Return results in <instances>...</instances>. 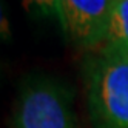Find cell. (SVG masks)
Listing matches in <instances>:
<instances>
[{
	"instance_id": "6da1fadb",
	"label": "cell",
	"mask_w": 128,
	"mask_h": 128,
	"mask_svg": "<svg viewBox=\"0 0 128 128\" xmlns=\"http://www.w3.org/2000/svg\"><path fill=\"white\" fill-rule=\"evenodd\" d=\"M82 77L93 128H128V51L90 50Z\"/></svg>"
},
{
	"instance_id": "7a4b0ae2",
	"label": "cell",
	"mask_w": 128,
	"mask_h": 128,
	"mask_svg": "<svg viewBox=\"0 0 128 128\" xmlns=\"http://www.w3.org/2000/svg\"><path fill=\"white\" fill-rule=\"evenodd\" d=\"M12 125L14 128H77L70 90L50 76L26 77L17 99Z\"/></svg>"
},
{
	"instance_id": "3957f363",
	"label": "cell",
	"mask_w": 128,
	"mask_h": 128,
	"mask_svg": "<svg viewBox=\"0 0 128 128\" xmlns=\"http://www.w3.org/2000/svg\"><path fill=\"white\" fill-rule=\"evenodd\" d=\"M116 0H62L65 37L86 51L99 48Z\"/></svg>"
},
{
	"instance_id": "277c9868",
	"label": "cell",
	"mask_w": 128,
	"mask_h": 128,
	"mask_svg": "<svg viewBox=\"0 0 128 128\" xmlns=\"http://www.w3.org/2000/svg\"><path fill=\"white\" fill-rule=\"evenodd\" d=\"M100 46L128 51V0H116Z\"/></svg>"
},
{
	"instance_id": "5b68a950",
	"label": "cell",
	"mask_w": 128,
	"mask_h": 128,
	"mask_svg": "<svg viewBox=\"0 0 128 128\" xmlns=\"http://www.w3.org/2000/svg\"><path fill=\"white\" fill-rule=\"evenodd\" d=\"M28 10H34L43 17H52L59 22L65 32V19H63L62 0H22Z\"/></svg>"
},
{
	"instance_id": "8992f818",
	"label": "cell",
	"mask_w": 128,
	"mask_h": 128,
	"mask_svg": "<svg viewBox=\"0 0 128 128\" xmlns=\"http://www.w3.org/2000/svg\"><path fill=\"white\" fill-rule=\"evenodd\" d=\"M10 39H11V26L2 6V0H0V40H10Z\"/></svg>"
}]
</instances>
